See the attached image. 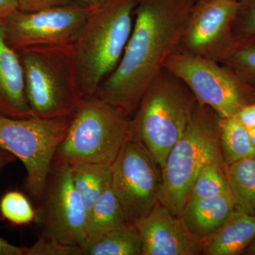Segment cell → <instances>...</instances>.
<instances>
[{
    "mask_svg": "<svg viewBox=\"0 0 255 255\" xmlns=\"http://www.w3.org/2000/svg\"><path fill=\"white\" fill-rule=\"evenodd\" d=\"M196 1L137 0L124 54L95 97L133 115L151 82L177 51Z\"/></svg>",
    "mask_w": 255,
    "mask_h": 255,
    "instance_id": "cell-1",
    "label": "cell"
},
{
    "mask_svg": "<svg viewBox=\"0 0 255 255\" xmlns=\"http://www.w3.org/2000/svg\"><path fill=\"white\" fill-rule=\"evenodd\" d=\"M137 0L97 6L74 43L77 82L83 98L94 97L117 65L131 33Z\"/></svg>",
    "mask_w": 255,
    "mask_h": 255,
    "instance_id": "cell-2",
    "label": "cell"
},
{
    "mask_svg": "<svg viewBox=\"0 0 255 255\" xmlns=\"http://www.w3.org/2000/svg\"><path fill=\"white\" fill-rule=\"evenodd\" d=\"M33 117H70L83 100L77 82L73 44L46 45L17 52Z\"/></svg>",
    "mask_w": 255,
    "mask_h": 255,
    "instance_id": "cell-3",
    "label": "cell"
},
{
    "mask_svg": "<svg viewBox=\"0 0 255 255\" xmlns=\"http://www.w3.org/2000/svg\"><path fill=\"white\" fill-rule=\"evenodd\" d=\"M196 102L189 87L166 68L156 75L142 96L130 118V129L161 168L184 133Z\"/></svg>",
    "mask_w": 255,
    "mask_h": 255,
    "instance_id": "cell-4",
    "label": "cell"
},
{
    "mask_svg": "<svg viewBox=\"0 0 255 255\" xmlns=\"http://www.w3.org/2000/svg\"><path fill=\"white\" fill-rule=\"evenodd\" d=\"M220 119L212 109L197 101L184 133L167 155L158 201L174 216L180 217L201 169L211 162L225 164Z\"/></svg>",
    "mask_w": 255,
    "mask_h": 255,
    "instance_id": "cell-5",
    "label": "cell"
},
{
    "mask_svg": "<svg viewBox=\"0 0 255 255\" xmlns=\"http://www.w3.org/2000/svg\"><path fill=\"white\" fill-rule=\"evenodd\" d=\"M130 132V117L97 97H85L71 117L53 162L113 164Z\"/></svg>",
    "mask_w": 255,
    "mask_h": 255,
    "instance_id": "cell-6",
    "label": "cell"
},
{
    "mask_svg": "<svg viewBox=\"0 0 255 255\" xmlns=\"http://www.w3.org/2000/svg\"><path fill=\"white\" fill-rule=\"evenodd\" d=\"M71 117L15 119L0 116V146L19 159L26 171V185L41 200L55 151L66 135Z\"/></svg>",
    "mask_w": 255,
    "mask_h": 255,
    "instance_id": "cell-7",
    "label": "cell"
},
{
    "mask_svg": "<svg viewBox=\"0 0 255 255\" xmlns=\"http://www.w3.org/2000/svg\"><path fill=\"white\" fill-rule=\"evenodd\" d=\"M164 68L221 118L234 117L245 106L255 102V85L219 62L175 52Z\"/></svg>",
    "mask_w": 255,
    "mask_h": 255,
    "instance_id": "cell-8",
    "label": "cell"
},
{
    "mask_svg": "<svg viewBox=\"0 0 255 255\" xmlns=\"http://www.w3.org/2000/svg\"><path fill=\"white\" fill-rule=\"evenodd\" d=\"M111 167V187L127 222L135 225L158 201L162 168L131 129Z\"/></svg>",
    "mask_w": 255,
    "mask_h": 255,
    "instance_id": "cell-9",
    "label": "cell"
},
{
    "mask_svg": "<svg viewBox=\"0 0 255 255\" xmlns=\"http://www.w3.org/2000/svg\"><path fill=\"white\" fill-rule=\"evenodd\" d=\"M96 7L70 2L32 12L16 10L2 18L5 41L16 52L37 46L73 44Z\"/></svg>",
    "mask_w": 255,
    "mask_h": 255,
    "instance_id": "cell-10",
    "label": "cell"
},
{
    "mask_svg": "<svg viewBox=\"0 0 255 255\" xmlns=\"http://www.w3.org/2000/svg\"><path fill=\"white\" fill-rule=\"evenodd\" d=\"M39 203L43 233L80 246L87 238V212L74 185L70 165L52 162Z\"/></svg>",
    "mask_w": 255,
    "mask_h": 255,
    "instance_id": "cell-11",
    "label": "cell"
},
{
    "mask_svg": "<svg viewBox=\"0 0 255 255\" xmlns=\"http://www.w3.org/2000/svg\"><path fill=\"white\" fill-rule=\"evenodd\" d=\"M238 1L196 0L177 49L219 62L234 43Z\"/></svg>",
    "mask_w": 255,
    "mask_h": 255,
    "instance_id": "cell-12",
    "label": "cell"
},
{
    "mask_svg": "<svg viewBox=\"0 0 255 255\" xmlns=\"http://www.w3.org/2000/svg\"><path fill=\"white\" fill-rule=\"evenodd\" d=\"M135 226L141 238L142 255L203 254L202 243L159 201Z\"/></svg>",
    "mask_w": 255,
    "mask_h": 255,
    "instance_id": "cell-13",
    "label": "cell"
},
{
    "mask_svg": "<svg viewBox=\"0 0 255 255\" xmlns=\"http://www.w3.org/2000/svg\"><path fill=\"white\" fill-rule=\"evenodd\" d=\"M0 116L15 119L33 117L25 92L22 65L17 52L5 41L0 18Z\"/></svg>",
    "mask_w": 255,
    "mask_h": 255,
    "instance_id": "cell-14",
    "label": "cell"
},
{
    "mask_svg": "<svg viewBox=\"0 0 255 255\" xmlns=\"http://www.w3.org/2000/svg\"><path fill=\"white\" fill-rule=\"evenodd\" d=\"M231 193L209 199H189L180 219L191 236L201 243L222 227L234 212Z\"/></svg>",
    "mask_w": 255,
    "mask_h": 255,
    "instance_id": "cell-15",
    "label": "cell"
},
{
    "mask_svg": "<svg viewBox=\"0 0 255 255\" xmlns=\"http://www.w3.org/2000/svg\"><path fill=\"white\" fill-rule=\"evenodd\" d=\"M255 241V216L235 210L222 227L203 242V255L243 254Z\"/></svg>",
    "mask_w": 255,
    "mask_h": 255,
    "instance_id": "cell-16",
    "label": "cell"
},
{
    "mask_svg": "<svg viewBox=\"0 0 255 255\" xmlns=\"http://www.w3.org/2000/svg\"><path fill=\"white\" fill-rule=\"evenodd\" d=\"M82 255H142V243L135 225L122 227L93 237L80 245Z\"/></svg>",
    "mask_w": 255,
    "mask_h": 255,
    "instance_id": "cell-17",
    "label": "cell"
},
{
    "mask_svg": "<svg viewBox=\"0 0 255 255\" xmlns=\"http://www.w3.org/2000/svg\"><path fill=\"white\" fill-rule=\"evenodd\" d=\"M226 174L235 210L255 216V155L227 166Z\"/></svg>",
    "mask_w": 255,
    "mask_h": 255,
    "instance_id": "cell-18",
    "label": "cell"
},
{
    "mask_svg": "<svg viewBox=\"0 0 255 255\" xmlns=\"http://www.w3.org/2000/svg\"><path fill=\"white\" fill-rule=\"evenodd\" d=\"M127 223L122 205L110 185L97 198L89 213L87 238L108 232Z\"/></svg>",
    "mask_w": 255,
    "mask_h": 255,
    "instance_id": "cell-19",
    "label": "cell"
},
{
    "mask_svg": "<svg viewBox=\"0 0 255 255\" xmlns=\"http://www.w3.org/2000/svg\"><path fill=\"white\" fill-rule=\"evenodd\" d=\"M75 187L81 196L89 213L97 198L111 185L112 167L97 164H78L70 165Z\"/></svg>",
    "mask_w": 255,
    "mask_h": 255,
    "instance_id": "cell-20",
    "label": "cell"
},
{
    "mask_svg": "<svg viewBox=\"0 0 255 255\" xmlns=\"http://www.w3.org/2000/svg\"><path fill=\"white\" fill-rule=\"evenodd\" d=\"M220 145L226 166L255 155L249 130L235 117L220 119Z\"/></svg>",
    "mask_w": 255,
    "mask_h": 255,
    "instance_id": "cell-21",
    "label": "cell"
},
{
    "mask_svg": "<svg viewBox=\"0 0 255 255\" xmlns=\"http://www.w3.org/2000/svg\"><path fill=\"white\" fill-rule=\"evenodd\" d=\"M226 170L227 166L224 163L206 164L196 177L188 199H209L229 193Z\"/></svg>",
    "mask_w": 255,
    "mask_h": 255,
    "instance_id": "cell-22",
    "label": "cell"
},
{
    "mask_svg": "<svg viewBox=\"0 0 255 255\" xmlns=\"http://www.w3.org/2000/svg\"><path fill=\"white\" fill-rule=\"evenodd\" d=\"M219 63L255 85V40L235 41Z\"/></svg>",
    "mask_w": 255,
    "mask_h": 255,
    "instance_id": "cell-23",
    "label": "cell"
},
{
    "mask_svg": "<svg viewBox=\"0 0 255 255\" xmlns=\"http://www.w3.org/2000/svg\"><path fill=\"white\" fill-rule=\"evenodd\" d=\"M0 213L5 219L18 226L29 224L38 219V212L22 193L13 191L0 201Z\"/></svg>",
    "mask_w": 255,
    "mask_h": 255,
    "instance_id": "cell-24",
    "label": "cell"
},
{
    "mask_svg": "<svg viewBox=\"0 0 255 255\" xmlns=\"http://www.w3.org/2000/svg\"><path fill=\"white\" fill-rule=\"evenodd\" d=\"M235 41L255 40V0H239L235 20Z\"/></svg>",
    "mask_w": 255,
    "mask_h": 255,
    "instance_id": "cell-25",
    "label": "cell"
},
{
    "mask_svg": "<svg viewBox=\"0 0 255 255\" xmlns=\"http://www.w3.org/2000/svg\"><path fill=\"white\" fill-rule=\"evenodd\" d=\"M26 255H82L81 247L63 243L42 233L38 241L28 248Z\"/></svg>",
    "mask_w": 255,
    "mask_h": 255,
    "instance_id": "cell-26",
    "label": "cell"
},
{
    "mask_svg": "<svg viewBox=\"0 0 255 255\" xmlns=\"http://www.w3.org/2000/svg\"><path fill=\"white\" fill-rule=\"evenodd\" d=\"M18 9L26 12L39 11V10L68 4L69 0H17Z\"/></svg>",
    "mask_w": 255,
    "mask_h": 255,
    "instance_id": "cell-27",
    "label": "cell"
},
{
    "mask_svg": "<svg viewBox=\"0 0 255 255\" xmlns=\"http://www.w3.org/2000/svg\"><path fill=\"white\" fill-rule=\"evenodd\" d=\"M248 130L255 128V102L245 106L234 116Z\"/></svg>",
    "mask_w": 255,
    "mask_h": 255,
    "instance_id": "cell-28",
    "label": "cell"
},
{
    "mask_svg": "<svg viewBox=\"0 0 255 255\" xmlns=\"http://www.w3.org/2000/svg\"><path fill=\"white\" fill-rule=\"evenodd\" d=\"M28 248L11 244L0 238V255H26Z\"/></svg>",
    "mask_w": 255,
    "mask_h": 255,
    "instance_id": "cell-29",
    "label": "cell"
},
{
    "mask_svg": "<svg viewBox=\"0 0 255 255\" xmlns=\"http://www.w3.org/2000/svg\"><path fill=\"white\" fill-rule=\"evenodd\" d=\"M17 9V0H0V18L6 17L7 15Z\"/></svg>",
    "mask_w": 255,
    "mask_h": 255,
    "instance_id": "cell-30",
    "label": "cell"
},
{
    "mask_svg": "<svg viewBox=\"0 0 255 255\" xmlns=\"http://www.w3.org/2000/svg\"><path fill=\"white\" fill-rule=\"evenodd\" d=\"M16 157L0 146V172L9 164L12 163Z\"/></svg>",
    "mask_w": 255,
    "mask_h": 255,
    "instance_id": "cell-31",
    "label": "cell"
},
{
    "mask_svg": "<svg viewBox=\"0 0 255 255\" xmlns=\"http://www.w3.org/2000/svg\"><path fill=\"white\" fill-rule=\"evenodd\" d=\"M70 2L78 3L87 6H99L105 4L110 0H69Z\"/></svg>",
    "mask_w": 255,
    "mask_h": 255,
    "instance_id": "cell-32",
    "label": "cell"
},
{
    "mask_svg": "<svg viewBox=\"0 0 255 255\" xmlns=\"http://www.w3.org/2000/svg\"><path fill=\"white\" fill-rule=\"evenodd\" d=\"M243 254L246 255H255V241L247 248Z\"/></svg>",
    "mask_w": 255,
    "mask_h": 255,
    "instance_id": "cell-33",
    "label": "cell"
},
{
    "mask_svg": "<svg viewBox=\"0 0 255 255\" xmlns=\"http://www.w3.org/2000/svg\"><path fill=\"white\" fill-rule=\"evenodd\" d=\"M250 137H251V140L252 145H253V148L255 151V128H254L249 130Z\"/></svg>",
    "mask_w": 255,
    "mask_h": 255,
    "instance_id": "cell-34",
    "label": "cell"
},
{
    "mask_svg": "<svg viewBox=\"0 0 255 255\" xmlns=\"http://www.w3.org/2000/svg\"><path fill=\"white\" fill-rule=\"evenodd\" d=\"M233 1H239V0H233Z\"/></svg>",
    "mask_w": 255,
    "mask_h": 255,
    "instance_id": "cell-35",
    "label": "cell"
}]
</instances>
